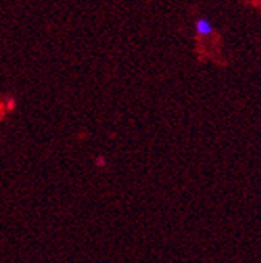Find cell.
I'll list each match as a JSON object with an SVG mask.
<instances>
[{"mask_svg":"<svg viewBox=\"0 0 261 263\" xmlns=\"http://www.w3.org/2000/svg\"><path fill=\"white\" fill-rule=\"evenodd\" d=\"M215 28L212 21L205 18V16H199L197 20H195V32H197V35L200 37H210L213 34Z\"/></svg>","mask_w":261,"mask_h":263,"instance_id":"cell-1","label":"cell"}]
</instances>
